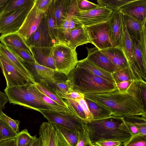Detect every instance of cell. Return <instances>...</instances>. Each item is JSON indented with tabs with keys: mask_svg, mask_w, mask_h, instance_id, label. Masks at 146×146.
<instances>
[{
	"mask_svg": "<svg viewBox=\"0 0 146 146\" xmlns=\"http://www.w3.org/2000/svg\"><path fill=\"white\" fill-rule=\"evenodd\" d=\"M36 137L33 136L29 133L27 129L22 130L15 137L17 146H25Z\"/></svg>",
	"mask_w": 146,
	"mask_h": 146,
	"instance_id": "8d00e7d4",
	"label": "cell"
},
{
	"mask_svg": "<svg viewBox=\"0 0 146 146\" xmlns=\"http://www.w3.org/2000/svg\"><path fill=\"white\" fill-rule=\"evenodd\" d=\"M31 146H42V142L40 137H36L33 141Z\"/></svg>",
	"mask_w": 146,
	"mask_h": 146,
	"instance_id": "680465c9",
	"label": "cell"
},
{
	"mask_svg": "<svg viewBox=\"0 0 146 146\" xmlns=\"http://www.w3.org/2000/svg\"><path fill=\"white\" fill-rule=\"evenodd\" d=\"M67 78L70 80L73 89L84 95L109 92L117 89L116 85L113 83L78 65Z\"/></svg>",
	"mask_w": 146,
	"mask_h": 146,
	"instance_id": "3957f363",
	"label": "cell"
},
{
	"mask_svg": "<svg viewBox=\"0 0 146 146\" xmlns=\"http://www.w3.org/2000/svg\"><path fill=\"white\" fill-rule=\"evenodd\" d=\"M17 134L0 118V138L2 140L15 137Z\"/></svg>",
	"mask_w": 146,
	"mask_h": 146,
	"instance_id": "f35d334b",
	"label": "cell"
},
{
	"mask_svg": "<svg viewBox=\"0 0 146 146\" xmlns=\"http://www.w3.org/2000/svg\"><path fill=\"white\" fill-rule=\"evenodd\" d=\"M25 42L30 48L51 47L56 44L48 32L45 15L42 19L36 30Z\"/></svg>",
	"mask_w": 146,
	"mask_h": 146,
	"instance_id": "4fadbf2b",
	"label": "cell"
},
{
	"mask_svg": "<svg viewBox=\"0 0 146 146\" xmlns=\"http://www.w3.org/2000/svg\"><path fill=\"white\" fill-rule=\"evenodd\" d=\"M39 135L42 146H65L56 128L48 121L40 125Z\"/></svg>",
	"mask_w": 146,
	"mask_h": 146,
	"instance_id": "9a60e30c",
	"label": "cell"
},
{
	"mask_svg": "<svg viewBox=\"0 0 146 146\" xmlns=\"http://www.w3.org/2000/svg\"><path fill=\"white\" fill-rule=\"evenodd\" d=\"M0 146H17L15 137L3 140L0 142Z\"/></svg>",
	"mask_w": 146,
	"mask_h": 146,
	"instance_id": "f5cc1de1",
	"label": "cell"
},
{
	"mask_svg": "<svg viewBox=\"0 0 146 146\" xmlns=\"http://www.w3.org/2000/svg\"><path fill=\"white\" fill-rule=\"evenodd\" d=\"M106 22L107 32L112 46L122 48L123 29L121 13L118 10L113 11Z\"/></svg>",
	"mask_w": 146,
	"mask_h": 146,
	"instance_id": "7c38bea8",
	"label": "cell"
},
{
	"mask_svg": "<svg viewBox=\"0 0 146 146\" xmlns=\"http://www.w3.org/2000/svg\"><path fill=\"white\" fill-rule=\"evenodd\" d=\"M7 46L21 61L33 63L36 62L31 52L12 47Z\"/></svg>",
	"mask_w": 146,
	"mask_h": 146,
	"instance_id": "d590c367",
	"label": "cell"
},
{
	"mask_svg": "<svg viewBox=\"0 0 146 146\" xmlns=\"http://www.w3.org/2000/svg\"><path fill=\"white\" fill-rule=\"evenodd\" d=\"M123 146H146V137L137 135L130 138Z\"/></svg>",
	"mask_w": 146,
	"mask_h": 146,
	"instance_id": "ee69618b",
	"label": "cell"
},
{
	"mask_svg": "<svg viewBox=\"0 0 146 146\" xmlns=\"http://www.w3.org/2000/svg\"><path fill=\"white\" fill-rule=\"evenodd\" d=\"M9 0H0V13L5 7Z\"/></svg>",
	"mask_w": 146,
	"mask_h": 146,
	"instance_id": "6f0895ef",
	"label": "cell"
},
{
	"mask_svg": "<svg viewBox=\"0 0 146 146\" xmlns=\"http://www.w3.org/2000/svg\"><path fill=\"white\" fill-rule=\"evenodd\" d=\"M123 119L132 123L138 128L139 135L146 137V115L129 116L123 117Z\"/></svg>",
	"mask_w": 146,
	"mask_h": 146,
	"instance_id": "4dcf8cb0",
	"label": "cell"
},
{
	"mask_svg": "<svg viewBox=\"0 0 146 146\" xmlns=\"http://www.w3.org/2000/svg\"></svg>",
	"mask_w": 146,
	"mask_h": 146,
	"instance_id": "be15d7a7",
	"label": "cell"
},
{
	"mask_svg": "<svg viewBox=\"0 0 146 146\" xmlns=\"http://www.w3.org/2000/svg\"><path fill=\"white\" fill-rule=\"evenodd\" d=\"M35 0L19 9L0 15V34L17 32L27 14L34 5Z\"/></svg>",
	"mask_w": 146,
	"mask_h": 146,
	"instance_id": "8992f818",
	"label": "cell"
},
{
	"mask_svg": "<svg viewBox=\"0 0 146 146\" xmlns=\"http://www.w3.org/2000/svg\"><path fill=\"white\" fill-rule=\"evenodd\" d=\"M78 134V140L76 146H94L85 124L84 127L79 131Z\"/></svg>",
	"mask_w": 146,
	"mask_h": 146,
	"instance_id": "ab89813d",
	"label": "cell"
},
{
	"mask_svg": "<svg viewBox=\"0 0 146 146\" xmlns=\"http://www.w3.org/2000/svg\"><path fill=\"white\" fill-rule=\"evenodd\" d=\"M128 0H98L97 2L101 7L112 11L117 10L121 6L130 1Z\"/></svg>",
	"mask_w": 146,
	"mask_h": 146,
	"instance_id": "d6a6232c",
	"label": "cell"
},
{
	"mask_svg": "<svg viewBox=\"0 0 146 146\" xmlns=\"http://www.w3.org/2000/svg\"><path fill=\"white\" fill-rule=\"evenodd\" d=\"M54 46L55 70L67 77L76 67L78 61L76 49L62 43L55 44Z\"/></svg>",
	"mask_w": 146,
	"mask_h": 146,
	"instance_id": "5b68a950",
	"label": "cell"
},
{
	"mask_svg": "<svg viewBox=\"0 0 146 146\" xmlns=\"http://www.w3.org/2000/svg\"><path fill=\"white\" fill-rule=\"evenodd\" d=\"M84 95L73 90L69 93L61 96L63 99H76L80 98H84Z\"/></svg>",
	"mask_w": 146,
	"mask_h": 146,
	"instance_id": "681fc988",
	"label": "cell"
},
{
	"mask_svg": "<svg viewBox=\"0 0 146 146\" xmlns=\"http://www.w3.org/2000/svg\"><path fill=\"white\" fill-rule=\"evenodd\" d=\"M0 67L5 78L7 87L34 84L21 74L13 64L0 52Z\"/></svg>",
	"mask_w": 146,
	"mask_h": 146,
	"instance_id": "9c48e42d",
	"label": "cell"
},
{
	"mask_svg": "<svg viewBox=\"0 0 146 146\" xmlns=\"http://www.w3.org/2000/svg\"><path fill=\"white\" fill-rule=\"evenodd\" d=\"M39 112L48 122L69 129L79 131L84 125V122L74 112L40 111Z\"/></svg>",
	"mask_w": 146,
	"mask_h": 146,
	"instance_id": "52a82bcc",
	"label": "cell"
},
{
	"mask_svg": "<svg viewBox=\"0 0 146 146\" xmlns=\"http://www.w3.org/2000/svg\"><path fill=\"white\" fill-rule=\"evenodd\" d=\"M90 139L94 145L107 140L120 142L123 144L130 138L125 130L123 117L111 115L102 119L92 120L84 123Z\"/></svg>",
	"mask_w": 146,
	"mask_h": 146,
	"instance_id": "7a4b0ae2",
	"label": "cell"
},
{
	"mask_svg": "<svg viewBox=\"0 0 146 146\" xmlns=\"http://www.w3.org/2000/svg\"><path fill=\"white\" fill-rule=\"evenodd\" d=\"M34 84L6 87L4 92L10 103L23 106L39 112L40 111H58L46 103L36 94Z\"/></svg>",
	"mask_w": 146,
	"mask_h": 146,
	"instance_id": "277c9868",
	"label": "cell"
},
{
	"mask_svg": "<svg viewBox=\"0 0 146 146\" xmlns=\"http://www.w3.org/2000/svg\"><path fill=\"white\" fill-rule=\"evenodd\" d=\"M100 50L115 66L117 71L128 67L126 58L122 48L112 47Z\"/></svg>",
	"mask_w": 146,
	"mask_h": 146,
	"instance_id": "ffe728a7",
	"label": "cell"
},
{
	"mask_svg": "<svg viewBox=\"0 0 146 146\" xmlns=\"http://www.w3.org/2000/svg\"><path fill=\"white\" fill-rule=\"evenodd\" d=\"M45 18L47 28L52 39L56 44L61 43L54 15L53 0L45 13Z\"/></svg>",
	"mask_w": 146,
	"mask_h": 146,
	"instance_id": "484cf974",
	"label": "cell"
},
{
	"mask_svg": "<svg viewBox=\"0 0 146 146\" xmlns=\"http://www.w3.org/2000/svg\"><path fill=\"white\" fill-rule=\"evenodd\" d=\"M68 107L84 123L86 122V116L84 110L75 99H67L64 100Z\"/></svg>",
	"mask_w": 146,
	"mask_h": 146,
	"instance_id": "1f68e13d",
	"label": "cell"
},
{
	"mask_svg": "<svg viewBox=\"0 0 146 146\" xmlns=\"http://www.w3.org/2000/svg\"><path fill=\"white\" fill-rule=\"evenodd\" d=\"M118 10L123 14L146 23V0H131L120 7Z\"/></svg>",
	"mask_w": 146,
	"mask_h": 146,
	"instance_id": "2e32d148",
	"label": "cell"
},
{
	"mask_svg": "<svg viewBox=\"0 0 146 146\" xmlns=\"http://www.w3.org/2000/svg\"><path fill=\"white\" fill-rule=\"evenodd\" d=\"M3 140H2L0 138V142L2 141Z\"/></svg>",
	"mask_w": 146,
	"mask_h": 146,
	"instance_id": "6125c7cd",
	"label": "cell"
},
{
	"mask_svg": "<svg viewBox=\"0 0 146 146\" xmlns=\"http://www.w3.org/2000/svg\"><path fill=\"white\" fill-rule=\"evenodd\" d=\"M87 59L98 66L112 74L117 71L115 66L96 47L91 48L86 47Z\"/></svg>",
	"mask_w": 146,
	"mask_h": 146,
	"instance_id": "d6986e66",
	"label": "cell"
},
{
	"mask_svg": "<svg viewBox=\"0 0 146 146\" xmlns=\"http://www.w3.org/2000/svg\"><path fill=\"white\" fill-rule=\"evenodd\" d=\"M111 74L116 85L121 82L134 80L128 67L117 71Z\"/></svg>",
	"mask_w": 146,
	"mask_h": 146,
	"instance_id": "836d02e7",
	"label": "cell"
},
{
	"mask_svg": "<svg viewBox=\"0 0 146 146\" xmlns=\"http://www.w3.org/2000/svg\"><path fill=\"white\" fill-rule=\"evenodd\" d=\"M55 89L60 96L67 94L73 89L70 80L67 78L65 81L58 82L55 84Z\"/></svg>",
	"mask_w": 146,
	"mask_h": 146,
	"instance_id": "60d3db41",
	"label": "cell"
},
{
	"mask_svg": "<svg viewBox=\"0 0 146 146\" xmlns=\"http://www.w3.org/2000/svg\"><path fill=\"white\" fill-rule=\"evenodd\" d=\"M70 2L69 0H53L54 15L58 30L65 21Z\"/></svg>",
	"mask_w": 146,
	"mask_h": 146,
	"instance_id": "4316f807",
	"label": "cell"
},
{
	"mask_svg": "<svg viewBox=\"0 0 146 146\" xmlns=\"http://www.w3.org/2000/svg\"><path fill=\"white\" fill-rule=\"evenodd\" d=\"M35 88L36 94L46 103L55 108L58 111L68 112H73L69 108H64L62 106L54 101L49 98L46 95L39 91L36 87Z\"/></svg>",
	"mask_w": 146,
	"mask_h": 146,
	"instance_id": "74e56055",
	"label": "cell"
},
{
	"mask_svg": "<svg viewBox=\"0 0 146 146\" xmlns=\"http://www.w3.org/2000/svg\"><path fill=\"white\" fill-rule=\"evenodd\" d=\"M77 65L85 69L96 76L115 84L111 74L98 66L86 58L78 60Z\"/></svg>",
	"mask_w": 146,
	"mask_h": 146,
	"instance_id": "cb8c5ba5",
	"label": "cell"
},
{
	"mask_svg": "<svg viewBox=\"0 0 146 146\" xmlns=\"http://www.w3.org/2000/svg\"><path fill=\"white\" fill-rule=\"evenodd\" d=\"M146 24L143 25L140 33L139 43L143 58L146 62Z\"/></svg>",
	"mask_w": 146,
	"mask_h": 146,
	"instance_id": "f6af8a7d",
	"label": "cell"
},
{
	"mask_svg": "<svg viewBox=\"0 0 146 146\" xmlns=\"http://www.w3.org/2000/svg\"><path fill=\"white\" fill-rule=\"evenodd\" d=\"M53 0H35V4L41 11L46 13L48 11Z\"/></svg>",
	"mask_w": 146,
	"mask_h": 146,
	"instance_id": "bcb514c9",
	"label": "cell"
},
{
	"mask_svg": "<svg viewBox=\"0 0 146 146\" xmlns=\"http://www.w3.org/2000/svg\"><path fill=\"white\" fill-rule=\"evenodd\" d=\"M122 14L127 31L131 38L134 39L139 42L142 28L143 25L146 23H143L127 15Z\"/></svg>",
	"mask_w": 146,
	"mask_h": 146,
	"instance_id": "d4e9b609",
	"label": "cell"
},
{
	"mask_svg": "<svg viewBox=\"0 0 146 146\" xmlns=\"http://www.w3.org/2000/svg\"><path fill=\"white\" fill-rule=\"evenodd\" d=\"M54 46L31 47L30 48L36 62L40 65L55 70L53 58Z\"/></svg>",
	"mask_w": 146,
	"mask_h": 146,
	"instance_id": "ac0fdd59",
	"label": "cell"
},
{
	"mask_svg": "<svg viewBox=\"0 0 146 146\" xmlns=\"http://www.w3.org/2000/svg\"><path fill=\"white\" fill-rule=\"evenodd\" d=\"M140 91L143 104L146 108V83L139 81Z\"/></svg>",
	"mask_w": 146,
	"mask_h": 146,
	"instance_id": "f907efd6",
	"label": "cell"
},
{
	"mask_svg": "<svg viewBox=\"0 0 146 146\" xmlns=\"http://www.w3.org/2000/svg\"><path fill=\"white\" fill-rule=\"evenodd\" d=\"M8 101L9 100L5 93L0 90V111L5 108V105Z\"/></svg>",
	"mask_w": 146,
	"mask_h": 146,
	"instance_id": "db71d44e",
	"label": "cell"
},
{
	"mask_svg": "<svg viewBox=\"0 0 146 146\" xmlns=\"http://www.w3.org/2000/svg\"><path fill=\"white\" fill-rule=\"evenodd\" d=\"M33 0H9L0 15L4 14L25 6L31 3Z\"/></svg>",
	"mask_w": 146,
	"mask_h": 146,
	"instance_id": "e575fe53",
	"label": "cell"
},
{
	"mask_svg": "<svg viewBox=\"0 0 146 146\" xmlns=\"http://www.w3.org/2000/svg\"><path fill=\"white\" fill-rule=\"evenodd\" d=\"M45 13L38 9L35 5V2L34 5L18 31V32L25 41L36 30Z\"/></svg>",
	"mask_w": 146,
	"mask_h": 146,
	"instance_id": "5bb4252c",
	"label": "cell"
},
{
	"mask_svg": "<svg viewBox=\"0 0 146 146\" xmlns=\"http://www.w3.org/2000/svg\"><path fill=\"white\" fill-rule=\"evenodd\" d=\"M90 43L99 50L113 47L107 32V22L89 26H84Z\"/></svg>",
	"mask_w": 146,
	"mask_h": 146,
	"instance_id": "8fae6325",
	"label": "cell"
},
{
	"mask_svg": "<svg viewBox=\"0 0 146 146\" xmlns=\"http://www.w3.org/2000/svg\"><path fill=\"white\" fill-rule=\"evenodd\" d=\"M34 140H33V141H31L27 145L25 146H31V145H32V142Z\"/></svg>",
	"mask_w": 146,
	"mask_h": 146,
	"instance_id": "91938a15",
	"label": "cell"
},
{
	"mask_svg": "<svg viewBox=\"0 0 146 146\" xmlns=\"http://www.w3.org/2000/svg\"><path fill=\"white\" fill-rule=\"evenodd\" d=\"M121 13L123 29L122 48L126 58L128 67L134 80L139 81L134 60L131 39L127 31L122 14Z\"/></svg>",
	"mask_w": 146,
	"mask_h": 146,
	"instance_id": "e0dca14e",
	"label": "cell"
},
{
	"mask_svg": "<svg viewBox=\"0 0 146 146\" xmlns=\"http://www.w3.org/2000/svg\"><path fill=\"white\" fill-rule=\"evenodd\" d=\"M34 84L38 90L49 98L62 106L69 108L68 105L58 94L55 89L51 87L48 84L44 82H35Z\"/></svg>",
	"mask_w": 146,
	"mask_h": 146,
	"instance_id": "83f0119b",
	"label": "cell"
},
{
	"mask_svg": "<svg viewBox=\"0 0 146 146\" xmlns=\"http://www.w3.org/2000/svg\"><path fill=\"white\" fill-rule=\"evenodd\" d=\"M133 81H123L116 84V86L119 91H123L126 90Z\"/></svg>",
	"mask_w": 146,
	"mask_h": 146,
	"instance_id": "11a10c76",
	"label": "cell"
},
{
	"mask_svg": "<svg viewBox=\"0 0 146 146\" xmlns=\"http://www.w3.org/2000/svg\"><path fill=\"white\" fill-rule=\"evenodd\" d=\"M85 97L109 110L118 117L146 115L141 96L139 81H133L126 90L84 95Z\"/></svg>",
	"mask_w": 146,
	"mask_h": 146,
	"instance_id": "6da1fadb",
	"label": "cell"
},
{
	"mask_svg": "<svg viewBox=\"0 0 146 146\" xmlns=\"http://www.w3.org/2000/svg\"><path fill=\"white\" fill-rule=\"evenodd\" d=\"M52 124L56 129L65 146H76L78 140L79 131L69 129L55 124Z\"/></svg>",
	"mask_w": 146,
	"mask_h": 146,
	"instance_id": "f546056e",
	"label": "cell"
},
{
	"mask_svg": "<svg viewBox=\"0 0 146 146\" xmlns=\"http://www.w3.org/2000/svg\"><path fill=\"white\" fill-rule=\"evenodd\" d=\"M77 6L79 11H89L100 7L98 5L86 0H77Z\"/></svg>",
	"mask_w": 146,
	"mask_h": 146,
	"instance_id": "7bdbcfd3",
	"label": "cell"
},
{
	"mask_svg": "<svg viewBox=\"0 0 146 146\" xmlns=\"http://www.w3.org/2000/svg\"><path fill=\"white\" fill-rule=\"evenodd\" d=\"M95 144L99 146H123V144L120 142L112 140H107L99 142L96 143Z\"/></svg>",
	"mask_w": 146,
	"mask_h": 146,
	"instance_id": "816d5d0a",
	"label": "cell"
},
{
	"mask_svg": "<svg viewBox=\"0 0 146 146\" xmlns=\"http://www.w3.org/2000/svg\"><path fill=\"white\" fill-rule=\"evenodd\" d=\"M94 146H98L97 144H95L94 145Z\"/></svg>",
	"mask_w": 146,
	"mask_h": 146,
	"instance_id": "94428289",
	"label": "cell"
},
{
	"mask_svg": "<svg viewBox=\"0 0 146 146\" xmlns=\"http://www.w3.org/2000/svg\"><path fill=\"white\" fill-rule=\"evenodd\" d=\"M21 62L31 73L36 82H44L49 85H54L66 80L62 79V76L64 75L54 69L40 65L36 62Z\"/></svg>",
	"mask_w": 146,
	"mask_h": 146,
	"instance_id": "ba28073f",
	"label": "cell"
},
{
	"mask_svg": "<svg viewBox=\"0 0 146 146\" xmlns=\"http://www.w3.org/2000/svg\"><path fill=\"white\" fill-rule=\"evenodd\" d=\"M0 41L7 46L19 49L31 53L30 48L27 45L25 40L18 31L2 34L0 36Z\"/></svg>",
	"mask_w": 146,
	"mask_h": 146,
	"instance_id": "7402d4cb",
	"label": "cell"
},
{
	"mask_svg": "<svg viewBox=\"0 0 146 146\" xmlns=\"http://www.w3.org/2000/svg\"><path fill=\"white\" fill-rule=\"evenodd\" d=\"M75 99L82 107L84 110L86 116V122L93 120L92 117L84 98H80Z\"/></svg>",
	"mask_w": 146,
	"mask_h": 146,
	"instance_id": "7dc6e473",
	"label": "cell"
},
{
	"mask_svg": "<svg viewBox=\"0 0 146 146\" xmlns=\"http://www.w3.org/2000/svg\"><path fill=\"white\" fill-rule=\"evenodd\" d=\"M112 11L100 7L89 11L79 10L72 17L84 26H89L106 22Z\"/></svg>",
	"mask_w": 146,
	"mask_h": 146,
	"instance_id": "30bf717a",
	"label": "cell"
},
{
	"mask_svg": "<svg viewBox=\"0 0 146 146\" xmlns=\"http://www.w3.org/2000/svg\"><path fill=\"white\" fill-rule=\"evenodd\" d=\"M0 118L16 133L18 134L19 132V121L11 119L5 115L2 111H0Z\"/></svg>",
	"mask_w": 146,
	"mask_h": 146,
	"instance_id": "b9f144b4",
	"label": "cell"
},
{
	"mask_svg": "<svg viewBox=\"0 0 146 146\" xmlns=\"http://www.w3.org/2000/svg\"><path fill=\"white\" fill-rule=\"evenodd\" d=\"M0 52L3 54L15 66L18 70L34 83L35 82L30 71L23 63L9 49L8 47L0 42Z\"/></svg>",
	"mask_w": 146,
	"mask_h": 146,
	"instance_id": "44dd1931",
	"label": "cell"
},
{
	"mask_svg": "<svg viewBox=\"0 0 146 146\" xmlns=\"http://www.w3.org/2000/svg\"><path fill=\"white\" fill-rule=\"evenodd\" d=\"M127 128L132 137L137 135H139V132L138 128L132 123L123 119Z\"/></svg>",
	"mask_w": 146,
	"mask_h": 146,
	"instance_id": "c3c4849f",
	"label": "cell"
},
{
	"mask_svg": "<svg viewBox=\"0 0 146 146\" xmlns=\"http://www.w3.org/2000/svg\"><path fill=\"white\" fill-rule=\"evenodd\" d=\"M83 25L80 23L76 21L72 17L70 20L68 31L70 33V31L79 27Z\"/></svg>",
	"mask_w": 146,
	"mask_h": 146,
	"instance_id": "9f6ffc18",
	"label": "cell"
},
{
	"mask_svg": "<svg viewBox=\"0 0 146 146\" xmlns=\"http://www.w3.org/2000/svg\"><path fill=\"white\" fill-rule=\"evenodd\" d=\"M69 35V40L66 45L71 48L76 49L79 46L90 43L87 32L83 25L70 31Z\"/></svg>",
	"mask_w": 146,
	"mask_h": 146,
	"instance_id": "603a6c76",
	"label": "cell"
},
{
	"mask_svg": "<svg viewBox=\"0 0 146 146\" xmlns=\"http://www.w3.org/2000/svg\"><path fill=\"white\" fill-rule=\"evenodd\" d=\"M84 98L93 120L104 118L112 115L111 112L108 109L85 97Z\"/></svg>",
	"mask_w": 146,
	"mask_h": 146,
	"instance_id": "f1b7e54d",
	"label": "cell"
}]
</instances>
